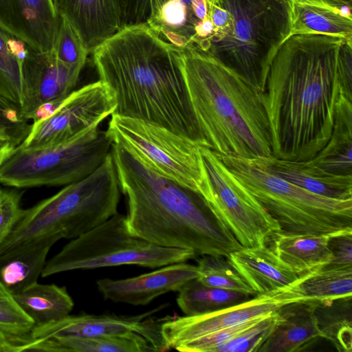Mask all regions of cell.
I'll use <instances>...</instances> for the list:
<instances>
[{
	"mask_svg": "<svg viewBox=\"0 0 352 352\" xmlns=\"http://www.w3.org/2000/svg\"><path fill=\"white\" fill-rule=\"evenodd\" d=\"M209 1L227 12V22L193 43L261 92L273 57L290 36L292 0Z\"/></svg>",
	"mask_w": 352,
	"mask_h": 352,
	"instance_id": "5b68a950",
	"label": "cell"
},
{
	"mask_svg": "<svg viewBox=\"0 0 352 352\" xmlns=\"http://www.w3.org/2000/svg\"><path fill=\"white\" fill-rule=\"evenodd\" d=\"M217 155L277 221L282 232L318 235L352 228V199L307 191L270 173L256 159Z\"/></svg>",
	"mask_w": 352,
	"mask_h": 352,
	"instance_id": "52a82bcc",
	"label": "cell"
},
{
	"mask_svg": "<svg viewBox=\"0 0 352 352\" xmlns=\"http://www.w3.org/2000/svg\"><path fill=\"white\" fill-rule=\"evenodd\" d=\"M351 39L298 34L278 47L262 82L272 156L312 159L330 139L340 94L339 67Z\"/></svg>",
	"mask_w": 352,
	"mask_h": 352,
	"instance_id": "6da1fadb",
	"label": "cell"
},
{
	"mask_svg": "<svg viewBox=\"0 0 352 352\" xmlns=\"http://www.w3.org/2000/svg\"><path fill=\"white\" fill-rule=\"evenodd\" d=\"M26 45L0 29V95L21 107L22 60Z\"/></svg>",
	"mask_w": 352,
	"mask_h": 352,
	"instance_id": "f546056e",
	"label": "cell"
},
{
	"mask_svg": "<svg viewBox=\"0 0 352 352\" xmlns=\"http://www.w3.org/2000/svg\"><path fill=\"white\" fill-rule=\"evenodd\" d=\"M120 188L111 153L94 173L24 209L0 254L25 241L45 236L74 239L118 212Z\"/></svg>",
	"mask_w": 352,
	"mask_h": 352,
	"instance_id": "8992f818",
	"label": "cell"
},
{
	"mask_svg": "<svg viewBox=\"0 0 352 352\" xmlns=\"http://www.w3.org/2000/svg\"><path fill=\"white\" fill-rule=\"evenodd\" d=\"M112 146L99 126L54 146L30 150L17 146L0 167V184L16 188L67 186L94 173Z\"/></svg>",
	"mask_w": 352,
	"mask_h": 352,
	"instance_id": "9c48e42d",
	"label": "cell"
},
{
	"mask_svg": "<svg viewBox=\"0 0 352 352\" xmlns=\"http://www.w3.org/2000/svg\"><path fill=\"white\" fill-rule=\"evenodd\" d=\"M82 68L60 61L52 52L27 45L22 60L23 116L36 122L52 113L76 89Z\"/></svg>",
	"mask_w": 352,
	"mask_h": 352,
	"instance_id": "4fadbf2b",
	"label": "cell"
},
{
	"mask_svg": "<svg viewBox=\"0 0 352 352\" xmlns=\"http://www.w3.org/2000/svg\"><path fill=\"white\" fill-rule=\"evenodd\" d=\"M22 195L16 189L0 188V244L10 235L23 214Z\"/></svg>",
	"mask_w": 352,
	"mask_h": 352,
	"instance_id": "74e56055",
	"label": "cell"
},
{
	"mask_svg": "<svg viewBox=\"0 0 352 352\" xmlns=\"http://www.w3.org/2000/svg\"><path fill=\"white\" fill-rule=\"evenodd\" d=\"M331 234H294L280 231L270 239L269 248L284 264L300 275L331 261Z\"/></svg>",
	"mask_w": 352,
	"mask_h": 352,
	"instance_id": "cb8c5ba5",
	"label": "cell"
},
{
	"mask_svg": "<svg viewBox=\"0 0 352 352\" xmlns=\"http://www.w3.org/2000/svg\"><path fill=\"white\" fill-rule=\"evenodd\" d=\"M181 63L204 146L221 155L272 156L261 92L194 43L181 48Z\"/></svg>",
	"mask_w": 352,
	"mask_h": 352,
	"instance_id": "277c9868",
	"label": "cell"
},
{
	"mask_svg": "<svg viewBox=\"0 0 352 352\" xmlns=\"http://www.w3.org/2000/svg\"><path fill=\"white\" fill-rule=\"evenodd\" d=\"M214 29V25L210 16L208 14L206 19L199 21L195 26V36L191 43L209 36L213 33Z\"/></svg>",
	"mask_w": 352,
	"mask_h": 352,
	"instance_id": "ab89813d",
	"label": "cell"
},
{
	"mask_svg": "<svg viewBox=\"0 0 352 352\" xmlns=\"http://www.w3.org/2000/svg\"><path fill=\"white\" fill-rule=\"evenodd\" d=\"M298 34L351 39V4L340 0H292L290 36Z\"/></svg>",
	"mask_w": 352,
	"mask_h": 352,
	"instance_id": "7402d4cb",
	"label": "cell"
},
{
	"mask_svg": "<svg viewBox=\"0 0 352 352\" xmlns=\"http://www.w3.org/2000/svg\"><path fill=\"white\" fill-rule=\"evenodd\" d=\"M61 17V16H60ZM60 61L84 67L89 53L69 23L63 17L52 51Z\"/></svg>",
	"mask_w": 352,
	"mask_h": 352,
	"instance_id": "836d02e7",
	"label": "cell"
},
{
	"mask_svg": "<svg viewBox=\"0 0 352 352\" xmlns=\"http://www.w3.org/2000/svg\"><path fill=\"white\" fill-rule=\"evenodd\" d=\"M250 294L209 287L197 278L186 283L179 291L176 302L185 316L212 312L245 302Z\"/></svg>",
	"mask_w": 352,
	"mask_h": 352,
	"instance_id": "83f0119b",
	"label": "cell"
},
{
	"mask_svg": "<svg viewBox=\"0 0 352 352\" xmlns=\"http://www.w3.org/2000/svg\"><path fill=\"white\" fill-rule=\"evenodd\" d=\"M164 307L138 315L79 314L67 315L52 322L34 325L30 334L35 338L93 337L125 334L134 332L143 336L155 351H167L162 334V325L166 316L155 319L152 315Z\"/></svg>",
	"mask_w": 352,
	"mask_h": 352,
	"instance_id": "9a60e30c",
	"label": "cell"
},
{
	"mask_svg": "<svg viewBox=\"0 0 352 352\" xmlns=\"http://www.w3.org/2000/svg\"><path fill=\"white\" fill-rule=\"evenodd\" d=\"M276 320V311L261 316L253 324L224 345L220 352H258L273 331Z\"/></svg>",
	"mask_w": 352,
	"mask_h": 352,
	"instance_id": "d6a6232c",
	"label": "cell"
},
{
	"mask_svg": "<svg viewBox=\"0 0 352 352\" xmlns=\"http://www.w3.org/2000/svg\"><path fill=\"white\" fill-rule=\"evenodd\" d=\"M116 102L111 90L100 80L73 91L47 117L34 122L19 145L41 149L69 141L100 124L115 111Z\"/></svg>",
	"mask_w": 352,
	"mask_h": 352,
	"instance_id": "7c38bea8",
	"label": "cell"
},
{
	"mask_svg": "<svg viewBox=\"0 0 352 352\" xmlns=\"http://www.w3.org/2000/svg\"><path fill=\"white\" fill-rule=\"evenodd\" d=\"M93 52L99 80L113 93V114L164 127L204 146L191 107L181 48L146 24L126 25Z\"/></svg>",
	"mask_w": 352,
	"mask_h": 352,
	"instance_id": "7a4b0ae2",
	"label": "cell"
},
{
	"mask_svg": "<svg viewBox=\"0 0 352 352\" xmlns=\"http://www.w3.org/2000/svg\"><path fill=\"white\" fill-rule=\"evenodd\" d=\"M289 285L206 314L173 317L167 316L162 325V334L168 350L176 349L186 342L274 312L284 305L300 301Z\"/></svg>",
	"mask_w": 352,
	"mask_h": 352,
	"instance_id": "5bb4252c",
	"label": "cell"
},
{
	"mask_svg": "<svg viewBox=\"0 0 352 352\" xmlns=\"http://www.w3.org/2000/svg\"><path fill=\"white\" fill-rule=\"evenodd\" d=\"M290 287L301 300L326 301L352 296V265H324L299 275Z\"/></svg>",
	"mask_w": 352,
	"mask_h": 352,
	"instance_id": "484cf974",
	"label": "cell"
},
{
	"mask_svg": "<svg viewBox=\"0 0 352 352\" xmlns=\"http://www.w3.org/2000/svg\"><path fill=\"white\" fill-rule=\"evenodd\" d=\"M31 126L23 116L21 107L0 95V139L17 146L28 136Z\"/></svg>",
	"mask_w": 352,
	"mask_h": 352,
	"instance_id": "d590c367",
	"label": "cell"
},
{
	"mask_svg": "<svg viewBox=\"0 0 352 352\" xmlns=\"http://www.w3.org/2000/svg\"><path fill=\"white\" fill-rule=\"evenodd\" d=\"M34 325L0 280V332L25 335L30 333Z\"/></svg>",
	"mask_w": 352,
	"mask_h": 352,
	"instance_id": "e575fe53",
	"label": "cell"
},
{
	"mask_svg": "<svg viewBox=\"0 0 352 352\" xmlns=\"http://www.w3.org/2000/svg\"><path fill=\"white\" fill-rule=\"evenodd\" d=\"M106 133L148 168L201 194L204 175L199 146L190 139L142 120L112 114Z\"/></svg>",
	"mask_w": 352,
	"mask_h": 352,
	"instance_id": "30bf717a",
	"label": "cell"
},
{
	"mask_svg": "<svg viewBox=\"0 0 352 352\" xmlns=\"http://www.w3.org/2000/svg\"><path fill=\"white\" fill-rule=\"evenodd\" d=\"M15 147L11 142L0 139V167Z\"/></svg>",
	"mask_w": 352,
	"mask_h": 352,
	"instance_id": "60d3db41",
	"label": "cell"
},
{
	"mask_svg": "<svg viewBox=\"0 0 352 352\" xmlns=\"http://www.w3.org/2000/svg\"><path fill=\"white\" fill-rule=\"evenodd\" d=\"M255 159L270 173L307 191L332 199H352V175L329 173L307 161H289L274 156Z\"/></svg>",
	"mask_w": 352,
	"mask_h": 352,
	"instance_id": "44dd1931",
	"label": "cell"
},
{
	"mask_svg": "<svg viewBox=\"0 0 352 352\" xmlns=\"http://www.w3.org/2000/svg\"><path fill=\"white\" fill-rule=\"evenodd\" d=\"M198 276L197 265L180 262L131 278L99 279L96 285L105 300L146 305L161 295L179 292L186 283Z\"/></svg>",
	"mask_w": 352,
	"mask_h": 352,
	"instance_id": "e0dca14e",
	"label": "cell"
},
{
	"mask_svg": "<svg viewBox=\"0 0 352 352\" xmlns=\"http://www.w3.org/2000/svg\"><path fill=\"white\" fill-rule=\"evenodd\" d=\"M45 351L61 352L54 338H35L30 333L14 335L0 332V352Z\"/></svg>",
	"mask_w": 352,
	"mask_h": 352,
	"instance_id": "8d00e7d4",
	"label": "cell"
},
{
	"mask_svg": "<svg viewBox=\"0 0 352 352\" xmlns=\"http://www.w3.org/2000/svg\"><path fill=\"white\" fill-rule=\"evenodd\" d=\"M196 256L190 250L161 246L133 235L125 216L117 212L64 245L47 261L41 276L120 265L157 268Z\"/></svg>",
	"mask_w": 352,
	"mask_h": 352,
	"instance_id": "ba28073f",
	"label": "cell"
},
{
	"mask_svg": "<svg viewBox=\"0 0 352 352\" xmlns=\"http://www.w3.org/2000/svg\"><path fill=\"white\" fill-rule=\"evenodd\" d=\"M111 153L131 234L197 256L228 257L242 248L200 194L159 175L119 145L113 144Z\"/></svg>",
	"mask_w": 352,
	"mask_h": 352,
	"instance_id": "3957f363",
	"label": "cell"
},
{
	"mask_svg": "<svg viewBox=\"0 0 352 352\" xmlns=\"http://www.w3.org/2000/svg\"><path fill=\"white\" fill-rule=\"evenodd\" d=\"M56 236L36 238L0 254V280L14 295L38 282Z\"/></svg>",
	"mask_w": 352,
	"mask_h": 352,
	"instance_id": "603a6c76",
	"label": "cell"
},
{
	"mask_svg": "<svg viewBox=\"0 0 352 352\" xmlns=\"http://www.w3.org/2000/svg\"><path fill=\"white\" fill-rule=\"evenodd\" d=\"M352 100L341 92L335 109L332 133L327 144L307 162L336 175H352Z\"/></svg>",
	"mask_w": 352,
	"mask_h": 352,
	"instance_id": "d4e9b609",
	"label": "cell"
},
{
	"mask_svg": "<svg viewBox=\"0 0 352 352\" xmlns=\"http://www.w3.org/2000/svg\"><path fill=\"white\" fill-rule=\"evenodd\" d=\"M13 296L35 325L64 318L69 314L74 305L66 288L55 284L36 282Z\"/></svg>",
	"mask_w": 352,
	"mask_h": 352,
	"instance_id": "4316f807",
	"label": "cell"
},
{
	"mask_svg": "<svg viewBox=\"0 0 352 352\" xmlns=\"http://www.w3.org/2000/svg\"><path fill=\"white\" fill-rule=\"evenodd\" d=\"M60 19L53 0H0V29L37 52L52 51Z\"/></svg>",
	"mask_w": 352,
	"mask_h": 352,
	"instance_id": "2e32d148",
	"label": "cell"
},
{
	"mask_svg": "<svg viewBox=\"0 0 352 352\" xmlns=\"http://www.w3.org/2000/svg\"><path fill=\"white\" fill-rule=\"evenodd\" d=\"M222 256L202 255L198 259L199 276L204 285L256 296L243 278Z\"/></svg>",
	"mask_w": 352,
	"mask_h": 352,
	"instance_id": "1f68e13d",
	"label": "cell"
},
{
	"mask_svg": "<svg viewBox=\"0 0 352 352\" xmlns=\"http://www.w3.org/2000/svg\"><path fill=\"white\" fill-rule=\"evenodd\" d=\"M204 182L201 195L244 248L267 245L281 231L277 221L246 189L218 155L199 146Z\"/></svg>",
	"mask_w": 352,
	"mask_h": 352,
	"instance_id": "8fae6325",
	"label": "cell"
},
{
	"mask_svg": "<svg viewBox=\"0 0 352 352\" xmlns=\"http://www.w3.org/2000/svg\"><path fill=\"white\" fill-rule=\"evenodd\" d=\"M318 302L300 300L280 307L274 329L258 352H300L314 345L322 338L315 314Z\"/></svg>",
	"mask_w": 352,
	"mask_h": 352,
	"instance_id": "d6986e66",
	"label": "cell"
},
{
	"mask_svg": "<svg viewBox=\"0 0 352 352\" xmlns=\"http://www.w3.org/2000/svg\"><path fill=\"white\" fill-rule=\"evenodd\" d=\"M351 297L318 301L315 310L322 338L341 352L352 351Z\"/></svg>",
	"mask_w": 352,
	"mask_h": 352,
	"instance_id": "f1b7e54d",
	"label": "cell"
},
{
	"mask_svg": "<svg viewBox=\"0 0 352 352\" xmlns=\"http://www.w3.org/2000/svg\"><path fill=\"white\" fill-rule=\"evenodd\" d=\"M89 51L126 26V0H53Z\"/></svg>",
	"mask_w": 352,
	"mask_h": 352,
	"instance_id": "ac0fdd59",
	"label": "cell"
},
{
	"mask_svg": "<svg viewBox=\"0 0 352 352\" xmlns=\"http://www.w3.org/2000/svg\"><path fill=\"white\" fill-rule=\"evenodd\" d=\"M226 258L256 296L286 287L299 277L267 245L242 247Z\"/></svg>",
	"mask_w": 352,
	"mask_h": 352,
	"instance_id": "ffe728a7",
	"label": "cell"
},
{
	"mask_svg": "<svg viewBox=\"0 0 352 352\" xmlns=\"http://www.w3.org/2000/svg\"><path fill=\"white\" fill-rule=\"evenodd\" d=\"M329 247L332 254L329 264L352 265V228L340 230L331 234ZM329 264V263H328Z\"/></svg>",
	"mask_w": 352,
	"mask_h": 352,
	"instance_id": "f35d334b",
	"label": "cell"
},
{
	"mask_svg": "<svg viewBox=\"0 0 352 352\" xmlns=\"http://www.w3.org/2000/svg\"><path fill=\"white\" fill-rule=\"evenodd\" d=\"M55 339L63 352H151L153 346L141 335L125 334L93 337H62Z\"/></svg>",
	"mask_w": 352,
	"mask_h": 352,
	"instance_id": "4dcf8cb0",
	"label": "cell"
}]
</instances>
